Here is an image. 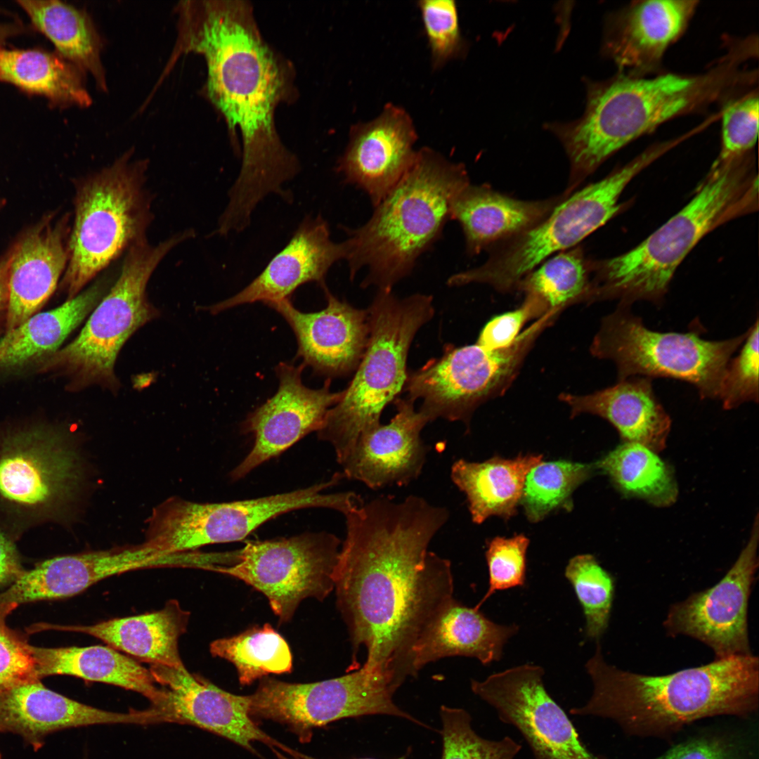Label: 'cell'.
<instances>
[{
	"label": "cell",
	"mask_w": 759,
	"mask_h": 759,
	"mask_svg": "<svg viewBox=\"0 0 759 759\" xmlns=\"http://www.w3.org/2000/svg\"><path fill=\"white\" fill-rule=\"evenodd\" d=\"M550 311L536 297L526 295L519 307L491 319L481 330L476 343L491 350L507 348L528 320L538 319Z\"/></svg>",
	"instance_id": "obj_49"
},
{
	"label": "cell",
	"mask_w": 759,
	"mask_h": 759,
	"mask_svg": "<svg viewBox=\"0 0 759 759\" xmlns=\"http://www.w3.org/2000/svg\"><path fill=\"white\" fill-rule=\"evenodd\" d=\"M0 81L60 106L87 107L92 100L81 71L58 53L0 46Z\"/></svg>",
	"instance_id": "obj_36"
},
{
	"label": "cell",
	"mask_w": 759,
	"mask_h": 759,
	"mask_svg": "<svg viewBox=\"0 0 759 759\" xmlns=\"http://www.w3.org/2000/svg\"><path fill=\"white\" fill-rule=\"evenodd\" d=\"M585 667L592 694L570 713L611 720L630 736L666 739L701 720L757 715L759 662L753 654L649 675L607 663L597 642Z\"/></svg>",
	"instance_id": "obj_3"
},
{
	"label": "cell",
	"mask_w": 759,
	"mask_h": 759,
	"mask_svg": "<svg viewBox=\"0 0 759 759\" xmlns=\"http://www.w3.org/2000/svg\"><path fill=\"white\" fill-rule=\"evenodd\" d=\"M541 461L540 455L493 457L482 462L460 459L452 465L450 477L466 495L474 523L491 516L507 519L517 512L528 473Z\"/></svg>",
	"instance_id": "obj_34"
},
{
	"label": "cell",
	"mask_w": 759,
	"mask_h": 759,
	"mask_svg": "<svg viewBox=\"0 0 759 759\" xmlns=\"http://www.w3.org/2000/svg\"><path fill=\"white\" fill-rule=\"evenodd\" d=\"M297 759H316V758H311L310 756H308V755H304V754H301V755ZM356 759H375V758H356ZM394 759H406V755H403V756H401L400 758H394Z\"/></svg>",
	"instance_id": "obj_53"
},
{
	"label": "cell",
	"mask_w": 759,
	"mask_h": 759,
	"mask_svg": "<svg viewBox=\"0 0 759 759\" xmlns=\"http://www.w3.org/2000/svg\"><path fill=\"white\" fill-rule=\"evenodd\" d=\"M434 67L458 56L465 47L456 4L452 0H423L418 3Z\"/></svg>",
	"instance_id": "obj_47"
},
{
	"label": "cell",
	"mask_w": 759,
	"mask_h": 759,
	"mask_svg": "<svg viewBox=\"0 0 759 759\" xmlns=\"http://www.w3.org/2000/svg\"><path fill=\"white\" fill-rule=\"evenodd\" d=\"M193 236V231L187 230L157 245L145 238L131 246L117 280L91 311L79 334L35 371L65 378L70 391L98 385L116 392L119 381L114 367L120 349L137 330L159 315L147 297L149 280L174 247Z\"/></svg>",
	"instance_id": "obj_8"
},
{
	"label": "cell",
	"mask_w": 759,
	"mask_h": 759,
	"mask_svg": "<svg viewBox=\"0 0 759 759\" xmlns=\"http://www.w3.org/2000/svg\"><path fill=\"white\" fill-rule=\"evenodd\" d=\"M343 478L293 491L254 499L200 503L171 497L155 507L148 520L144 543L167 553L195 551L216 543L242 540L263 524L294 510L320 507L343 514L354 505L353 492L325 493Z\"/></svg>",
	"instance_id": "obj_13"
},
{
	"label": "cell",
	"mask_w": 759,
	"mask_h": 759,
	"mask_svg": "<svg viewBox=\"0 0 759 759\" xmlns=\"http://www.w3.org/2000/svg\"><path fill=\"white\" fill-rule=\"evenodd\" d=\"M149 670L165 692L166 700L160 711L167 722L195 725L253 753L252 743L261 741L279 759H287L296 753L266 734L253 721L249 695L225 691L203 677L190 673L185 666L151 665Z\"/></svg>",
	"instance_id": "obj_20"
},
{
	"label": "cell",
	"mask_w": 759,
	"mask_h": 759,
	"mask_svg": "<svg viewBox=\"0 0 759 759\" xmlns=\"http://www.w3.org/2000/svg\"><path fill=\"white\" fill-rule=\"evenodd\" d=\"M528 544L529 540L524 535H516L512 538L496 537L488 543L486 552L488 588L474 607L475 609L479 610L497 591L525 585Z\"/></svg>",
	"instance_id": "obj_46"
},
{
	"label": "cell",
	"mask_w": 759,
	"mask_h": 759,
	"mask_svg": "<svg viewBox=\"0 0 759 759\" xmlns=\"http://www.w3.org/2000/svg\"><path fill=\"white\" fill-rule=\"evenodd\" d=\"M543 668L523 664L471 681L472 692L515 727L535 759H602L590 752L564 710L546 690Z\"/></svg>",
	"instance_id": "obj_17"
},
{
	"label": "cell",
	"mask_w": 759,
	"mask_h": 759,
	"mask_svg": "<svg viewBox=\"0 0 759 759\" xmlns=\"http://www.w3.org/2000/svg\"><path fill=\"white\" fill-rule=\"evenodd\" d=\"M304 365L281 362L275 367L279 386L275 394L250 413L242 424L244 433L254 436L245 458L231 471V479L244 478L253 469L288 449L312 432H318L342 391L332 392L330 379L320 389L301 381Z\"/></svg>",
	"instance_id": "obj_19"
},
{
	"label": "cell",
	"mask_w": 759,
	"mask_h": 759,
	"mask_svg": "<svg viewBox=\"0 0 759 759\" xmlns=\"http://www.w3.org/2000/svg\"><path fill=\"white\" fill-rule=\"evenodd\" d=\"M518 630L517 625L496 623L453 597L413 645L410 657L413 674L415 677L425 665L448 656L475 658L484 665L499 661L505 644Z\"/></svg>",
	"instance_id": "obj_29"
},
{
	"label": "cell",
	"mask_w": 759,
	"mask_h": 759,
	"mask_svg": "<svg viewBox=\"0 0 759 759\" xmlns=\"http://www.w3.org/2000/svg\"><path fill=\"white\" fill-rule=\"evenodd\" d=\"M596 466L626 494L657 507L669 506L676 500L677 487L669 467L644 445L623 442Z\"/></svg>",
	"instance_id": "obj_37"
},
{
	"label": "cell",
	"mask_w": 759,
	"mask_h": 759,
	"mask_svg": "<svg viewBox=\"0 0 759 759\" xmlns=\"http://www.w3.org/2000/svg\"><path fill=\"white\" fill-rule=\"evenodd\" d=\"M697 4L691 0L631 2L607 18L602 53L620 73L658 72L666 51L685 32Z\"/></svg>",
	"instance_id": "obj_23"
},
{
	"label": "cell",
	"mask_w": 759,
	"mask_h": 759,
	"mask_svg": "<svg viewBox=\"0 0 759 759\" xmlns=\"http://www.w3.org/2000/svg\"><path fill=\"white\" fill-rule=\"evenodd\" d=\"M327 306L320 311L304 313L289 299L268 303L292 329L297 341V357L316 374L344 376L356 370L369 337L368 310L341 301L323 287Z\"/></svg>",
	"instance_id": "obj_22"
},
{
	"label": "cell",
	"mask_w": 759,
	"mask_h": 759,
	"mask_svg": "<svg viewBox=\"0 0 759 759\" xmlns=\"http://www.w3.org/2000/svg\"><path fill=\"white\" fill-rule=\"evenodd\" d=\"M11 252L0 261V331L4 333L8 309V270Z\"/></svg>",
	"instance_id": "obj_51"
},
{
	"label": "cell",
	"mask_w": 759,
	"mask_h": 759,
	"mask_svg": "<svg viewBox=\"0 0 759 759\" xmlns=\"http://www.w3.org/2000/svg\"><path fill=\"white\" fill-rule=\"evenodd\" d=\"M590 280V260L577 247L545 260L521 281L517 290L536 297L550 310H563L587 301Z\"/></svg>",
	"instance_id": "obj_39"
},
{
	"label": "cell",
	"mask_w": 759,
	"mask_h": 759,
	"mask_svg": "<svg viewBox=\"0 0 759 759\" xmlns=\"http://www.w3.org/2000/svg\"><path fill=\"white\" fill-rule=\"evenodd\" d=\"M748 332L713 341L701 337L698 330L654 331L630 306L618 304L602 320L590 349L596 358L614 363L618 380L675 379L693 385L701 399H719L726 367Z\"/></svg>",
	"instance_id": "obj_12"
},
{
	"label": "cell",
	"mask_w": 759,
	"mask_h": 759,
	"mask_svg": "<svg viewBox=\"0 0 759 759\" xmlns=\"http://www.w3.org/2000/svg\"><path fill=\"white\" fill-rule=\"evenodd\" d=\"M432 297L405 298L378 290L368 309L369 337L356 373L340 400L328 411L317 432L333 448L342 464L362 432L380 422L384 408L397 398L407 378L411 343L432 319Z\"/></svg>",
	"instance_id": "obj_7"
},
{
	"label": "cell",
	"mask_w": 759,
	"mask_h": 759,
	"mask_svg": "<svg viewBox=\"0 0 759 759\" xmlns=\"http://www.w3.org/2000/svg\"><path fill=\"white\" fill-rule=\"evenodd\" d=\"M469 183L463 164L429 148L418 150L411 168L370 219L357 228H344L351 279L365 268L362 287L391 290L442 235L453 198Z\"/></svg>",
	"instance_id": "obj_5"
},
{
	"label": "cell",
	"mask_w": 759,
	"mask_h": 759,
	"mask_svg": "<svg viewBox=\"0 0 759 759\" xmlns=\"http://www.w3.org/2000/svg\"><path fill=\"white\" fill-rule=\"evenodd\" d=\"M190 613L176 600L168 601L160 610L116 618L90 625L54 626V629L82 632L133 658L174 668L184 666L179 640L186 631Z\"/></svg>",
	"instance_id": "obj_32"
},
{
	"label": "cell",
	"mask_w": 759,
	"mask_h": 759,
	"mask_svg": "<svg viewBox=\"0 0 759 759\" xmlns=\"http://www.w3.org/2000/svg\"><path fill=\"white\" fill-rule=\"evenodd\" d=\"M554 320L552 313L543 316L502 349L448 345L441 356L408 372L407 398L422 400L418 410L429 422L443 418L468 426L479 406L506 391L538 337Z\"/></svg>",
	"instance_id": "obj_14"
},
{
	"label": "cell",
	"mask_w": 759,
	"mask_h": 759,
	"mask_svg": "<svg viewBox=\"0 0 759 759\" xmlns=\"http://www.w3.org/2000/svg\"><path fill=\"white\" fill-rule=\"evenodd\" d=\"M24 27L17 23H0V46L8 39L22 33Z\"/></svg>",
	"instance_id": "obj_52"
},
{
	"label": "cell",
	"mask_w": 759,
	"mask_h": 759,
	"mask_svg": "<svg viewBox=\"0 0 759 759\" xmlns=\"http://www.w3.org/2000/svg\"><path fill=\"white\" fill-rule=\"evenodd\" d=\"M660 157L650 148L605 178L569 195L537 224L492 247L481 266L450 275V287L488 285L500 292L517 290L521 281L554 253L575 247L614 217L631 180Z\"/></svg>",
	"instance_id": "obj_11"
},
{
	"label": "cell",
	"mask_w": 759,
	"mask_h": 759,
	"mask_svg": "<svg viewBox=\"0 0 759 759\" xmlns=\"http://www.w3.org/2000/svg\"><path fill=\"white\" fill-rule=\"evenodd\" d=\"M344 515L346 538L334 580L352 647L346 671L361 667L357 656L363 647V668L403 682L413 676V645L453 597L450 561L428 551L449 512L410 495L399 502L379 497Z\"/></svg>",
	"instance_id": "obj_1"
},
{
	"label": "cell",
	"mask_w": 759,
	"mask_h": 759,
	"mask_svg": "<svg viewBox=\"0 0 759 759\" xmlns=\"http://www.w3.org/2000/svg\"><path fill=\"white\" fill-rule=\"evenodd\" d=\"M179 47L202 54L209 99L232 131L242 137V165L228 191V203L249 214L268 195L285 201L283 188L300 171L282 143L274 112L286 96V74L262 39L252 11L241 1H186L179 8Z\"/></svg>",
	"instance_id": "obj_2"
},
{
	"label": "cell",
	"mask_w": 759,
	"mask_h": 759,
	"mask_svg": "<svg viewBox=\"0 0 759 759\" xmlns=\"http://www.w3.org/2000/svg\"><path fill=\"white\" fill-rule=\"evenodd\" d=\"M564 575L582 606L586 635L599 640L609 625L615 592L614 577L589 554L571 558Z\"/></svg>",
	"instance_id": "obj_42"
},
{
	"label": "cell",
	"mask_w": 759,
	"mask_h": 759,
	"mask_svg": "<svg viewBox=\"0 0 759 759\" xmlns=\"http://www.w3.org/2000/svg\"><path fill=\"white\" fill-rule=\"evenodd\" d=\"M128 151L76 186L74 219L67 264L60 284L70 299L136 242L146 238L153 220L146 188L147 160Z\"/></svg>",
	"instance_id": "obj_9"
},
{
	"label": "cell",
	"mask_w": 759,
	"mask_h": 759,
	"mask_svg": "<svg viewBox=\"0 0 759 759\" xmlns=\"http://www.w3.org/2000/svg\"><path fill=\"white\" fill-rule=\"evenodd\" d=\"M348 254L347 241H332L329 225L321 215L307 216L258 276L234 296L208 309L216 314L245 304L289 299L297 288L307 283L316 282L323 287L330 268L346 260Z\"/></svg>",
	"instance_id": "obj_25"
},
{
	"label": "cell",
	"mask_w": 759,
	"mask_h": 759,
	"mask_svg": "<svg viewBox=\"0 0 759 759\" xmlns=\"http://www.w3.org/2000/svg\"><path fill=\"white\" fill-rule=\"evenodd\" d=\"M17 2L34 27L52 42L58 55L81 72H89L97 86L107 90L101 40L85 11L58 0Z\"/></svg>",
	"instance_id": "obj_35"
},
{
	"label": "cell",
	"mask_w": 759,
	"mask_h": 759,
	"mask_svg": "<svg viewBox=\"0 0 759 759\" xmlns=\"http://www.w3.org/2000/svg\"><path fill=\"white\" fill-rule=\"evenodd\" d=\"M347 673L311 683L264 677L249 695L250 715L286 725L303 743L313 728L349 718L388 715L423 725L395 704L401 684L393 675L362 666Z\"/></svg>",
	"instance_id": "obj_15"
},
{
	"label": "cell",
	"mask_w": 759,
	"mask_h": 759,
	"mask_svg": "<svg viewBox=\"0 0 759 759\" xmlns=\"http://www.w3.org/2000/svg\"><path fill=\"white\" fill-rule=\"evenodd\" d=\"M51 221V217L40 221L11 250L4 333L39 313L65 271L69 258V217L65 216L55 224Z\"/></svg>",
	"instance_id": "obj_26"
},
{
	"label": "cell",
	"mask_w": 759,
	"mask_h": 759,
	"mask_svg": "<svg viewBox=\"0 0 759 759\" xmlns=\"http://www.w3.org/2000/svg\"><path fill=\"white\" fill-rule=\"evenodd\" d=\"M211 654L235 668L241 685H250L270 674L291 673L293 657L285 638L269 623L213 641Z\"/></svg>",
	"instance_id": "obj_38"
},
{
	"label": "cell",
	"mask_w": 759,
	"mask_h": 759,
	"mask_svg": "<svg viewBox=\"0 0 759 759\" xmlns=\"http://www.w3.org/2000/svg\"><path fill=\"white\" fill-rule=\"evenodd\" d=\"M748 159L713 165L694 197L640 245L617 257L590 261L588 302L618 299L663 302L673 275L697 242L722 220L741 208L752 192Z\"/></svg>",
	"instance_id": "obj_6"
},
{
	"label": "cell",
	"mask_w": 759,
	"mask_h": 759,
	"mask_svg": "<svg viewBox=\"0 0 759 759\" xmlns=\"http://www.w3.org/2000/svg\"><path fill=\"white\" fill-rule=\"evenodd\" d=\"M32 649L39 679L53 675H71L136 692L148 698L157 710L165 702V692L157 687L150 670L109 646H32Z\"/></svg>",
	"instance_id": "obj_33"
},
{
	"label": "cell",
	"mask_w": 759,
	"mask_h": 759,
	"mask_svg": "<svg viewBox=\"0 0 759 759\" xmlns=\"http://www.w3.org/2000/svg\"><path fill=\"white\" fill-rule=\"evenodd\" d=\"M159 721L153 708L126 713L101 710L48 689L39 680L0 692V732L18 734L34 748H39L47 734L65 728Z\"/></svg>",
	"instance_id": "obj_27"
},
{
	"label": "cell",
	"mask_w": 759,
	"mask_h": 759,
	"mask_svg": "<svg viewBox=\"0 0 759 759\" xmlns=\"http://www.w3.org/2000/svg\"><path fill=\"white\" fill-rule=\"evenodd\" d=\"M744 60L740 51L729 48L701 74L647 77L619 72L603 82H589L584 115L573 122L548 125L568 155L569 184L578 186L609 157L659 125L749 86L752 72L742 70Z\"/></svg>",
	"instance_id": "obj_4"
},
{
	"label": "cell",
	"mask_w": 759,
	"mask_h": 759,
	"mask_svg": "<svg viewBox=\"0 0 759 759\" xmlns=\"http://www.w3.org/2000/svg\"><path fill=\"white\" fill-rule=\"evenodd\" d=\"M758 91L751 89L725 103L721 117V147L714 164L735 162L748 155L758 134Z\"/></svg>",
	"instance_id": "obj_44"
},
{
	"label": "cell",
	"mask_w": 759,
	"mask_h": 759,
	"mask_svg": "<svg viewBox=\"0 0 759 759\" xmlns=\"http://www.w3.org/2000/svg\"><path fill=\"white\" fill-rule=\"evenodd\" d=\"M651 381L631 377L591 394L563 393L559 398L569 407L572 417L599 416L617 429L623 442L637 443L658 453L666 446L671 420Z\"/></svg>",
	"instance_id": "obj_28"
},
{
	"label": "cell",
	"mask_w": 759,
	"mask_h": 759,
	"mask_svg": "<svg viewBox=\"0 0 759 759\" xmlns=\"http://www.w3.org/2000/svg\"><path fill=\"white\" fill-rule=\"evenodd\" d=\"M441 759H515L521 745L509 737L490 740L473 729L472 718L462 708L442 706Z\"/></svg>",
	"instance_id": "obj_43"
},
{
	"label": "cell",
	"mask_w": 759,
	"mask_h": 759,
	"mask_svg": "<svg viewBox=\"0 0 759 759\" xmlns=\"http://www.w3.org/2000/svg\"><path fill=\"white\" fill-rule=\"evenodd\" d=\"M416 139L409 115L387 104L377 118L353 127L337 171L344 183L364 191L375 207L414 164Z\"/></svg>",
	"instance_id": "obj_21"
},
{
	"label": "cell",
	"mask_w": 759,
	"mask_h": 759,
	"mask_svg": "<svg viewBox=\"0 0 759 759\" xmlns=\"http://www.w3.org/2000/svg\"><path fill=\"white\" fill-rule=\"evenodd\" d=\"M414 403L396 398V413L390 422L361 433L341 464L344 477L372 490L406 486L418 478L429 450L420 434L429 422Z\"/></svg>",
	"instance_id": "obj_24"
},
{
	"label": "cell",
	"mask_w": 759,
	"mask_h": 759,
	"mask_svg": "<svg viewBox=\"0 0 759 759\" xmlns=\"http://www.w3.org/2000/svg\"><path fill=\"white\" fill-rule=\"evenodd\" d=\"M567 195L521 200L469 183L453 198L450 219L460 225L466 252L474 256L537 224Z\"/></svg>",
	"instance_id": "obj_30"
},
{
	"label": "cell",
	"mask_w": 759,
	"mask_h": 759,
	"mask_svg": "<svg viewBox=\"0 0 759 759\" xmlns=\"http://www.w3.org/2000/svg\"><path fill=\"white\" fill-rule=\"evenodd\" d=\"M758 327L757 318L748 328L738 355L732 358L726 367L719 396L725 410L747 402H758Z\"/></svg>",
	"instance_id": "obj_45"
},
{
	"label": "cell",
	"mask_w": 759,
	"mask_h": 759,
	"mask_svg": "<svg viewBox=\"0 0 759 759\" xmlns=\"http://www.w3.org/2000/svg\"><path fill=\"white\" fill-rule=\"evenodd\" d=\"M0 759H1V754H0Z\"/></svg>",
	"instance_id": "obj_54"
},
{
	"label": "cell",
	"mask_w": 759,
	"mask_h": 759,
	"mask_svg": "<svg viewBox=\"0 0 759 759\" xmlns=\"http://www.w3.org/2000/svg\"><path fill=\"white\" fill-rule=\"evenodd\" d=\"M15 541L13 536L0 528V588L11 585L25 571Z\"/></svg>",
	"instance_id": "obj_50"
},
{
	"label": "cell",
	"mask_w": 759,
	"mask_h": 759,
	"mask_svg": "<svg viewBox=\"0 0 759 759\" xmlns=\"http://www.w3.org/2000/svg\"><path fill=\"white\" fill-rule=\"evenodd\" d=\"M70 432L44 422L0 427V528L15 539L63 518L82 480Z\"/></svg>",
	"instance_id": "obj_10"
},
{
	"label": "cell",
	"mask_w": 759,
	"mask_h": 759,
	"mask_svg": "<svg viewBox=\"0 0 759 759\" xmlns=\"http://www.w3.org/2000/svg\"><path fill=\"white\" fill-rule=\"evenodd\" d=\"M10 612L0 606V692L39 680L32 646L5 623Z\"/></svg>",
	"instance_id": "obj_48"
},
{
	"label": "cell",
	"mask_w": 759,
	"mask_h": 759,
	"mask_svg": "<svg viewBox=\"0 0 759 759\" xmlns=\"http://www.w3.org/2000/svg\"><path fill=\"white\" fill-rule=\"evenodd\" d=\"M758 518L737 561L715 585L673 604L663 621L669 636L686 635L709 647L715 659L751 652L748 607L758 567Z\"/></svg>",
	"instance_id": "obj_18"
},
{
	"label": "cell",
	"mask_w": 759,
	"mask_h": 759,
	"mask_svg": "<svg viewBox=\"0 0 759 759\" xmlns=\"http://www.w3.org/2000/svg\"><path fill=\"white\" fill-rule=\"evenodd\" d=\"M341 540L326 531L247 542L238 559L216 572L261 592L280 624L290 621L306 598L325 599L335 590Z\"/></svg>",
	"instance_id": "obj_16"
},
{
	"label": "cell",
	"mask_w": 759,
	"mask_h": 759,
	"mask_svg": "<svg viewBox=\"0 0 759 759\" xmlns=\"http://www.w3.org/2000/svg\"><path fill=\"white\" fill-rule=\"evenodd\" d=\"M100 280L58 307L37 313L0 337V375L36 368L57 351L67 336L107 292Z\"/></svg>",
	"instance_id": "obj_31"
},
{
	"label": "cell",
	"mask_w": 759,
	"mask_h": 759,
	"mask_svg": "<svg viewBox=\"0 0 759 759\" xmlns=\"http://www.w3.org/2000/svg\"><path fill=\"white\" fill-rule=\"evenodd\" d=\"M754 717L698 728L653 759H758Z\"/></svg>",
	"instance_id": "obj_40"
},
{
	"label": "cell",
	"mask_w": 759,
	"mask_h": 759,
	"mask_svg": "<svg viewBox=\"0 0 759 759\" xmlns=\"http://www.w3.org/2000/svg\"><path fill=\"white\" fill-rule=\"evenodd\" d=\"M592 471L590 465L563 460L541 461L533 467L526 477L521 499L528 520L538 522L562 506Z\"/></svg>",
	"instance_id": "obj_41"
}]
</instances>
